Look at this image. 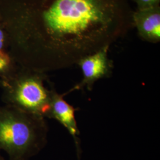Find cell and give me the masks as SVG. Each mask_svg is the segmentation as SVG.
Wrapping results in <instances>:
<instances>
[{
    "mask_svg": "<svg viewBox=\"0 0 160 160\" xmlns=\"http://www.w3.org/2000/svg\"><path fill=\"white\" fill-rule=\"evenodd\" d=\"M45 118L5 105L0 106V150L8 160H29L43 148L48 141Z\"/></svg>",
    "mask_w": 160,
    "mask_h": 160,
    "instance_id": "7a4b0ae2",
    "label": "cell"
},
{
    "mask_svg": "<svg viewBox=\"0 0 160 160\" xmlns=\"http://www.w3.org/2000/svg\"><path fill=\"white\" fill-rule=\"evenodd\" d=\"M132 25L137 30L139 37L151 43L160 41V6L137 10L132 12Z\"/></svg>",
    "mask_w": 160,
    "mask_h": 160,
    "instance_id": "8992f818",
    "label": "cell"
},
{
    "mask_svg": "<svg viewBox=\"0 0 160 160\" xmlns=\"http://www.w3.org/2000/svg\"><path fill=\"white\" fill-rule=\"evenodd\" d=\"M50 112L48 118L57 120L66 128L78 146V135L80 132L75 116V113L78 110L67 103L63 98L65 95L59 94L52 85L50 87Z\"/></svg>",
    "mask_w": 160,
    "mask_h": 160,
    "instance_id": "5b68a950",
    "label": "cell"
},
{
    "mask_svg": "<svg viewBox=\"0 0 160 160\" xmlns=\"http://www.w3.org/2000/svg\"><path fill=\"white\" fill-rule=\"evenodd\" d=\"M11 58L6 52L0 53V75L1 77L10 71Z\"/></svg>",
    "mask_w": 160,
    "mask_h": 160,
    "instance_id": "52a82bcc",
    "label": "cell"
},
{
    "mask_svg": "<svg viewBox=\"0 0 160 160\" xmlns=\"http://www.w3.org/2000/svg\"><path fill=\"white\" fill-rule=\"evenodd\" d=\"M0 160H4V158L1 155V154H0Z\"/></svg>",
    "mask_w": 160,
    "mask_h": 160,
    "instance_id": "30bf717a",
    "label": "cell"
},
{
    "mask_svg": "<svg viewBox=\"0 0 160 160\" xmlns=\"http://www.w3.org/2000/svg\"><path fill=\"white\" fill-rule=\"evenodd\" d=\"M137 5L138 10L146 9L160 6V0H133Z\"/></svg>",
    "mask_w": 160,
    "mask_h": 160,
    "instance_id": "ba28073f",
    "label": "cell"
},
{
    "mask_svg": "<svg viewBox=\"0 0 160 160\" xmlns=\"http://www.w3.org/2000/svg\"><path fill=\"white\" fill-rule=\"evenodd\" d=\"M132 12L129 0H43L24 63L41 72L70 67L126 34Z\"/></svg>",
    "mask_w": 160,
    "mask_h": 160,
    "instance_id": "6da1fadb",
    "label": "cell"
},
{
    "mask_svg": "<svg viewBox=\"0 0 160 160\" xmlns=\"http://www.w3.org/2000/svg\"><path fill=\"white\" fill-rule=\"evenodd\" d=\"M46 75L27 68L21 72L11 70L1 77L2 99L6 105L48 118L50 89L46 88Z\"/></svg>",
    "mask_w": 160,
    "mask_h": 160,
    "instance_id": "3957f363",
    "label": "cell"
},
{
    "mask_svg": "<svg viewBox=\"0 0 160 160\" xmlns=\"http://www.w3.org/2000/svg\"><path fill=\"white\" fill-rule=\"evenodd\" d=\"M0 41H4V36L3 32L0 30Z\"/></svg>",
    "mask_w": 160,
    "mask_h": 160,
    "instance_id": "9c48e42d",
    "label": "cell"
},
{
    "mask_svg": "<svg viewBox=\"0 0 160 160\" xmlns=\"http://www.w3.org/2000/svg\"><path fill=\"white\" fill-rule=\"evenodd\" d=\"M110 46L103 47L78 61L77 65L80 67L82 79L69 91L65 92V96L74 91L84 90L86 88L92 91L94 83L98 80L109 77L113 68V62L108 57Z\"/></svg>",
    "mask_w": 160,
    "mask_h": 160,
    "instance_id": "277c9868",
    "label": "cell"
}]
</instances>
